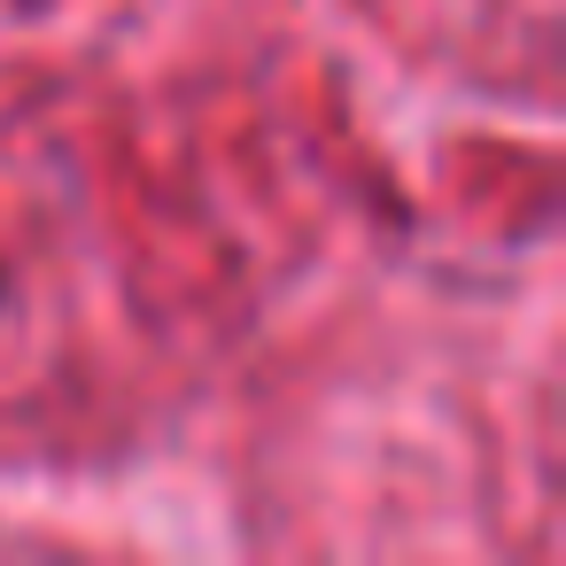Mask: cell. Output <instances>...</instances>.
Listing matches in <instances>:
<instances>
[{
  "label": "cell",
  "instance_id": "cell-1",
  "mask_svg": "<svg viewBox=\"0 0 566 566\" xmlns=\"http://www.w3.org/2000/svg\"><path fill=\"white\" fill-rule=\"evenodd\" d=\"M0 295H9V287H0Z\"/></svg>",
  "mask_w": 566,
  "mask_h": 566
}]
</instances>
